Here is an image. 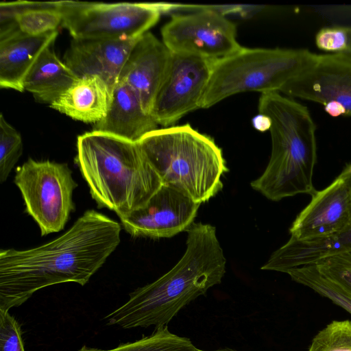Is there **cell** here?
Returning <instances> with one entry per match:
<instances>
[{"mask_svg":"<svg viewBox=\"0 0 351 351\" xmlns=\"http://www.w3.org/2000/svg\"><path fill=\"white\" fill-rule=\"evenodd\" d=\"M120 223L94 210L80 216L64 234L25 250L0 251V311H9L48 286H82L121 242Z\"/></svg>","mask_w":351,"mask_h":351,"instance_id":"1","label":"cell"},{"mask_svg":"<svg viewBox=\"0 0 351 351\" xmlns=\"http://www.w3.org/2000/svg\"><path fill=\"white\" fill-rule=\"evenodd\" d=\"M186 232V249L178 263L130 293L124 304L105 317L109 325L125 329L167 326L186 305L221 282L226 259L216 228L193 223Z\"/></svg>","mask_w":351,"mask_h":351,"instance_id":"2","label":"cell"},{"mask_svg":"<svg viewBox=\"0 0 351 351\" xmlns=\"http://www.w3.org/2000/svg\"><path fill=\"white\" fill-rule=\"evenodd\" d=\"M75 162L98 207L119 218L144 206L162 184L137 143L110 134L79 136Z\"/></svg>","mask_w":351,"mask_h":351,"instance_id":"3","label":"cell"},{"mask_svg":"<svg viewBox=\"0 0 351 351\" xmlns=\"http://www.w3.org/2000/svg\"><path fill=\"white\" fill-rule=\"evenodd\" d=\"M258 110L270 121L271 154L265 170L251 186L275 202L298 194L313 195L316 125L308 109L271 92L261 93Z\"/></svg>","mask_w":351,"mask_h":351,"instance_id":"4","label":"cell"},{"mask_svg":"<svg viewBox=\"0 0 351 351\" xmlns=\"http://www.w3.org/2000/svg\"><path fill=\"white\" fill-rule=\"evenodd\" d=\"M162 184L202 204L223 187L228 171L214 140L190 124L156 129L137 142Z\"/></svg>","mask_w":351,"mask_h":351,"instance_id":"5","label":"cell"},{"mask_svg":"<svg viewBox=\"0 0 351 351\" xmlns=\"http://www.w3.org/2000/svg\"><path fill=\"white\" fill-rule=\"evenodd\" d=\"M317 54L308 49L243 47L234 54L213 60L210 79L200 108L247 91L278 92L313 64Z\"/></svg>","mask_w":351,"mask_h":351,"instance_id":"6","label":"cell"},{"mask_svg":"<svg viewBox=\"0 0 351 351\" xmlns=\"http://www.w3.org/2000/svg\"><path fill=\"white\" fill-rule=\"evenodd\" d=\"M14 182L41 236L64 228L75 210L73 193L77 186L67 164L29 158L16 169Z\"/></svg>","mask_w":351,"mask_h":351,"instance_id":"7","label":"cell"},{"mask_svg":"<svg viewBox=\"0 0 351 351\" xmlns=\"http://www.w3.org/2000/svg\"><path fill=\"white\" fill-rule=\"evenodd\" d=\"M165 7L154 3L64 1L62 25L73 39H135L157 23Z\"/></svg>","mask_w":351,"mask_h":351,"instance_id":"8","label":"cell"},{"mask_svg":"<svg viewBox=\"0 0 351 351\" xmlns=\"http://www.w3.org/2000/svg\"><path fill=\"white\" fill-rule=\"evenodd\" d=\"M161 36L171 53L210 60L229 56L242 48L237 40L235 24L213 10L172 15Z\"/></svg>","mask_w":351,"mask_h":351,"instance_id":"9","label":"cell"},{"mask_svg":"<svg viewBox=\"0 0 351 351\" xmlns=\"http://www.w3.org/2000/svg\"><path fill=\"white\" fill-rule=\"evenodd\" d=\"M213 60L173 53L165 80L155 99L151 114L164 128L175 124L200 108Z\"/></svg>","mask_w":351,"mask_h":351,"instance_id":"10","label":"cell"},{"mask_svg":"<svg viewBox=\"0 0 351 351\" xmlns=\"http://www.w3.org/2000/svg\"><path fill=\"white\" fill-rule=\"evenodd\" d=\"M351 226V163L325 189L316 191L293 221L291 237L305 240L336 235Z\"/></svg>","mask_w":351,"mask_h":351,"instance_id":"11","label":"cell"},{"mask_svg":"<svg viewBox=\"0 0 351 351\" xmlns=\"http://www.w3.org/2000/svg\"><path fill=\"white\" fill-rule=\"evenodd\" d=\"M199 206L176 189L162 184L144 206L119 219L132 237L169 238L186 231Z\"/></svg>","mask_w":351,"mask_h":351,"instance_id":"12","label":"cell"},{"mask_svg":"<svg viewBox=\"0 0 351 351\" xmlns=\"http://www.w3.org/2000/svg\"><path fill=\"white\" fill-rule=\"evenodd\" d=\"M289 97L314 101L324 106H340L351 117V56L343 53L317 55L315 62L280 90Z\"/></svg>","mask_w":351,"mask_h":351,"instance_id":"13","label":"cell"},{"mask_svg":"<svg viewBox=\"0 0 351 351\" xmlns=\"http://www.w3.org/2000/svg\"><path fill=\"white\" fill-rule=\"evenodd\" d=\"M171 55L162 41L146 32L136 41L121 72L119 81L136 92L149 114L167 75Z\"/></svg>","mask_w":351,"mask_h":351,"instance_id":"14","label":"cell"},{"mask_svg":"<svg viewBox=\"0 0 351 351\" xmlns=\"http://www.w3.org/2000/svg\"><path fill=\"white\" fill-rule=\"evenodd\" d=\"M139 38L73 39L64 56V62L78 77L98 76L113 91Z\"/></svg>","mask_w":351,"mask_h":351,"instance_id":"15","label":"cell"},{"mask_svg":"<svg viewBox=\"0 0 351 351\" xmlns=\"http://www.w3.org/2000/svg\"><path fill=\"white\" fill-rule=\"evenodd\" d=\"M158 125L152 114L145 110L136 92L119 81L106 116L94 124L93 131L137 143L158 129Z\"/></svg>","mask_w":351,"mask_h":351,"instance_id":"16","label":"cell"},{"mask_svg":"<svg viewBox=\"0 0 351 351\" xmlns=\"http://www.w3.org/2000/svg\"><path fill=\"white\" fill-rule=\"evenodd\" d=\"M57 36L58 31L29 36L15 30L0 36L1 88L23 92L26 76Z\"/></svg>","mask_w":351,"mask_h":351,"instance_id":"17","label":"cell"},{"mask_svg":"<svg viewBox=\"0 0 351 351\" xmlns=\"http://www.w3.org/2000/svg\"><path fill=\"white\" fill-rule=\"evenodd\" d=\"M351 252V226L336 235L311 239L289 240L270 256L263 270L287 273L289 270L336 254Z\"/></svg>","mask_w":351,"mask_h":351,"instance_id":"18","label":"cell"},{"mask_svg":"<svg viewBox=\"0 0 351 351\" xmlns=\"http://www.w3.org/2000/svg\"><path fill=\"white\" fill-rule=\"evenodd\" d=\"M112 94V90L99 77H81L50 107L75 120L95 124L106 116Z\"/></svg>","mask_w":351,"mask_h":351,"instance_id":"19","label":"cell"},{"mask_svg":"<svg viewBox=\"0 0 351 351\" xmlns=\"http://www.w3.org/2000/svg\"><path fill=\"white\" fill-rule=\"evenodd\" d=\"M63 4L64 1H1V29L16 27L29 36L57 31L63 21Z\"/></svg>","mask_w":351,"mask_h":351,"instance_id":"20","label":"cell"},{"mask_svg":"<svg viewBox=\"0 0 351 351\" xmlns=\"http://www.w3.org/2000/svg\"><path fill=\"white\" fill-rule=\"evenodd\" d=\"M78 77L47 47L34 64L24 82V89L34 98L49 105L66 90Z\"/></svg>","mask_w":351,"mask_h":351,"instance_id":"21","label":"cell"},{"mask_svg":"<svg viewBox=\"0 0 351 351\" xmlns=\"http://www.w3.org/2000/svg\"><path fill=\"white\" fill-rule=\"evenodd\" d=\"M78 351H204L186 337L171 332L167 326L156 328L154 332L134 342L119 344L110 350L82 346Z\"/></svg>","mask_w":351,"mask_h":351,"instance_id":"22","label":"cell"},{"mask_svg":"<svg viewBox=\"0 0 351 351\" xmlns=\"http://www.w3.org/2000/svg\"><path fill=\"white\" fill-rule=\"evenodd\" d=\"M287 274L292 280L311 289L351 314V295L324 276L315 264L297 267Z\"/></svg>","mask_w":351,"mask_h":351,"instance_id":"23","label":"cell"},{"mask_svg":"<svg viewBox=\"0 0 351 351\" xmlns=\"http://www.w3.org/2000/svg\"><path fill=\"white\" fill-rule=\"evenodd\" d=\"M308 351H351V321L331 322L314 337Z\"/></svg>","mask_w":351,"mask_h":351,"instance_id":"24","label":"cell"},{"mask_svg":"<svg viewBox=\"0 0 351 351\" xmlns=\"http://www.w3.org/2000/svg\"><path fill=\"white\" fill-rule=\"evenodd\" d=\"M23 154L19 132L0 116V183L4 182Z\"/></svg>","mask_w":351,"mask_h":351,"instance_id":"25","label":"cell"},{"mask_svg":"<svg viewBox=\"0 0 351 351\" xmlns=\"http://www.w3.org/2000/svg\"><path fill=\"white\" fill-rule=\"evenodd\" d=\"M314 264L324 276L351 295V252L326 257Z\"/></svg>","mask_w":351,"mask_h":351,"instance_id":"26","label":"cell"},{"mask_svg":"<svg viewBox=\"0 0 351 351\" xmlns=\"http://www.w3.org/2000/svg\"><path fill=\"white\" fill-rule=\"evenodd\" d=\"M0 351H25L21 326L9 311H0Z\"/></svg>","mask_w":351,"mask_h":351,"instance_id":"27","label":"cell"},{"mask_svg":"<svg viewBox=\"0 0 351 351\" xmlns=\"http://www.w3.org/2000/svg\"><path fill=\"white\" fill-rule=\"evenodd\" d=\"M348 39V27H326L317 33L315 44L319 49L330 53H343L347 49Z\"/></svg>","mask_w":351,"mask_h":351,"instance_id":"28","label":"cell"},{"mask_svg":"<svg viewBox=\"0 0 351 351\" xmlns=\"http://www.w3.org/2000/svg\"><path fill=\"white\" fill-rule=\"evenodd\" d=\"M254 125L260 130H269L270 121L266 116L259 114L253 121Z\"/></svg>","mask_w":351,"mask_h":351,"instance_id":"29","label":"cell"},{"mask_svg":"<svg viewBox=\"0 0 351 351\" xmlns=\"http://www.w3.org/2000/svg\"><path fill=\"white\" fill-rule=\"evenodd\" d=\"M348 31H349V39H348V44L347 49L343 54H346L349 56H351V27H348Z\"/></svg>","mask_w":351,"mask_h":351,"instance_id":"30","label":"cell"},{"mask_svg":"<svg viewBox=\"0 0 351 351\" xmlns=\"http://www.w3.org/2000/svg\"><path fill=\"white\" fill-rule=\"evenodd\" d=\"M213 351H237V350L230 349V348H225V349H219V350H213Z\"/></svg>","mask_w":351,"mask_h":351,"instance_id":"31","label":"cell"}]
</instances>
